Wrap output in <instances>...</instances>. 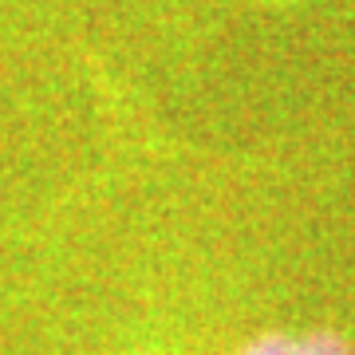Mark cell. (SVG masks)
<instances>
[{
	"label": "cell",
	"instance_id": "6da1fadb",
	"mask_svg": "<svg viewBox=\"0 0 355 355\" xmlns=\"http://www.w3.org/2000/svg\"><path fill=\"white\" fill-rule=\"evenodd\" d=\"M237 355H355V347L340 336H328V331H272V336H261V340L245 343Z\"/></svg>",
	"mask_w": 355,
	"mask_h": 355
}]
</instances>
